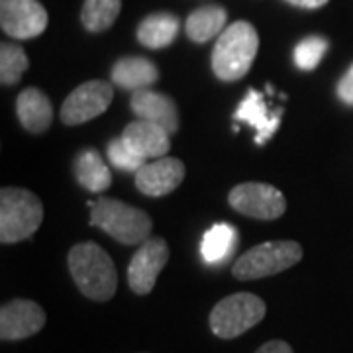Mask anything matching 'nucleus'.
<instances>
[{
    "label": "nucleus",
    "instance_id": "1",
    "mask_svg": "<svg viewBox=\"0 0 353 353\" xmlns=\"http://www.w3.org/2000/svg\"><path fill=\"white\" fill-rule=\"evenodd\" d=\"M69 271L77 289L94 303H108L118 289L112 257L94 241H83L69 252Z\"/></svg>",
    "mask_w": 353,
    "mask_h": 353
},
{
    "label": "nucleus",
    "instance_id": "2",
    "mask_svg": "<svg viewBox=\"0 0 353 353\" xmlns=\"http://www.w3.org/2000/svg\"><path fill=\"white\" fill-rule=\"evenodd\" d=\"M259 50V36L253 24L240 20L230 24L216 39L212 71L220 81H240L252 69Z\"/></svg>",
    "mask_w": 353,
    "mask_h": 353
},
{
    "label": "nucleus",
    "instance_id": "3",
    "mask_svg": "<svg viewBox=\"0 0 353 353\" xmlns=\"http://www.w3.org/2000/svg\"><path fill=\"white\" fill-rule=\"evenodd\" d=\"M90 224L106 232L112 240L124 245L143 243L150 240L152 218L143 210L114 199H99L90 202Z\"/></svg>",
    "mask_w": 353,
    "mask_h": 353
},
{
    "label": "nucleus",
    "instance_id": "4",
    "mask_svg": "<svg viewBox=\"0 0 353 353\" xmlns=\"http://www.w3.org/2000/svg\"><path fill=\"white\" fill-rule=\"evenodd\" d=\"M43 220L39 199L26 189L4 187L0 190V241L18 243L32 238Z\"/></svg>",
    "mask_w": 353,
    "mask_h": 353
},
{
    "label": "nucleus",
    "instance_id": "5",
    "mask_svg": "<svg viewBox=\"0 0 353 353\" xmlns=\"http://www.w3.org/2000/svg\"><path fill=\"white\" fill-rule=\"evenodd\" d=\"M303 259L301 243L290 240L265 241L245 252L232 267V275L238 281H255L277 275Z\"/></svg>",
    "mask_w": 353,
    "mask_h": 353
},
{
    "label": "nucleus",
    "instance_id": "6",
    "mask_svg": "<svg viewBox=\"0 0 353 353\" xmlns=\"http://www.w3.org/2000/svg\"><path fill=\"white\" fill-rule=\"evenodd\" d=\"M267 314L263 299L253 292H236L222 299L210 312L208 324L216 338L234 340L257 326Z\"/></svg>",
    "mask_w": 353,
    "mask_h": 353
},
{
    "label": "nucleus",
    "instance_id": "7",
    "mask_svg": "<svg viewBox=\"0 0 353 353\" xmlns=\"http://www.w3.org/2000/svg\"><path fill=\"white\" fill-rule=\"evenodd\" d=\"M228 201L234 210L255 220H277L287 210L283 192L267 183H243L230 190Z\"/></svg>",
    "mask_w": 353,
    "mask_h": 353
},
{
    "label": "nucleus",
    "instance_id": "8",
    "mask_svg": "<svg viewBox=\"0 0 353 353\" xmlns=\"http://www.w3.org/2000/svg\"><path fill=\"white\" fill-rule=\"evenodd\" d=\"M114 99V87L104 81L83 83L65 99L61 106V122L65 126H79L101 116Z\"/></svg>",
    "mask_w": 353,
    "mask_h": 353
},
{
    "label": "nucleus",
    "instance_id": "9",
    "mask_svg": "<svg viewBox=\"0 0 353 353\" xmlns=\"http://www.w3.org/2000/svg\"><path fill=\"white\" fill-rule=\"evenodd\" d=\"M169 261V248L161 238H150L138 248L128 265V285L136 294H150Z\"/></svg>",
    "mask_w": 353,
    "mask_h": 353
},
{
    "label": "nucleus",
    "instance_id": "10",
    "mask_svg": "<svg viewBox=\"0 0 353 353\" xmlns=\"http://www.w3.org/2000/svg\"><path fill=\"white\" fill-rule=\"evenodd\" d=\"M48 22V12L38 0H0V28L10 38H38Z\"/></svg>",
    "mask_w": 353,
    "mask_h": 353
},
{
    "label": "nucleus",
    "instance_id": "11",
    "mask_svg": "<svg viewBox=\"0 0 353 353\" xmlns=\"http://www.w3.org/2000/svg\"><path fill=\"white\" fill-rule=\"evenodd\" d=\"M48 322L46 310L34 301L14 299L0 308V340L20 341L36 336Z\"/></svg>",
    "mask_w": 353,
    "mask_h": 353
},
{
    "label": "nucleus",
    "instance_id": "12",
    "mask_svg": "<svg viewBox=\"0 0 353 353\" xmlns=\"http://www.w3.org/2000/svg\"><path fill=\"white\" fill-rule=\"evenodd\" d=\"M281 116H283V108L279 106L277 110H269L267 102H265L263 94L255 88H250L245 99L240 102L238 110L234 114L236 122H243L250 124L255 130V143L263 145L269 139L275 136L281 124Z\"/></svg>",
    "mask_w": 353,
    "mask_h": 353
},
{
    "label": "nucleus",
    "instance_id": "13",
    "mask_svg": "<svg viewBox=\"0 0 353 353\" xmlns=\"http://www.w3.org/2000/svg\"><path fill=\"white\" fill-rule=\"evenodd\" d=\"M185 165L175 157H159L153 163H145L136 173V187L148 196H165L183 183Z\"/></svg>",
    "mask_w": 353,
    "mask_h": 353
},
{
    "label": "nucleus",
    "instance_id": "14",
    "mask_svg": "<svg viewBox=\"0 0 353 353\" xmlns=\"http://www.w3.org/2000/svg\"><path fill=\"white\" fill-rule=\"evenodd\" d=\"M130 108L139 120H148L152 124L161 126L169 136L179 130V110L175 101L167 94L155 92L150 88L134 90Z\"/></svg>",
    "mask_w": 353,
    "mask_h": 353
},
{
    "label": "nucleus",
    "instance_id": "15",
    "mask_svg": "<svg viewBox=\"0 0 353 353\" xmlns=\"http://www.w3.org/2000/svg\"><path fill=\"white\" fill-rule=\"evenodd\" d=\"M120 138L126 141L130 150H134L143 159L165 157L171 148L169 134L161 126L152 124L148 120H134L132 124L124 128Z\"/></svg>",
    "mask_w": 353,
    "mask_h": 353
},
{
    "label": "nucleus",
    "instance_id": "16",
    "mask_svg": "<svg viewBox=\"0 0 353 353\" xmlns=\"http://www.w3.org/2000/svg\"><path fill=\"white\" fill-rule=\"evenodd\" d=\"M16 112L20 124L30 134H43L53 122V106L46 92L39 88H24L16 102Z\"/></svg>",
    "mask_w": 353,
    "mask_h": 353
},
{
    "label": "nucleus",
    "instance_id": "17",
    "mask_svg": "<svg viewBox=\"0 0 353 353\" xmlns=\"http://www.w3.org/2000/svg\"><path fill=\"white\" fill-rule=\"evenodd\" d=\"M159 79L157 67L145 57H122L112 67L114 85L126 90H141L152 87Z\"/></svg>",
    "mask_w": 353,
    "mask_h": 353
},
{
    "label": "nucleus",
    "instance_id": "18",
    "mask_svg": "<svg viewBox=\"0 0 353 353\" xmlns=\"http://www.w3.org/2000/svg\"><path fill=\"white\" fill-rule=\"evenodd\" d=\"M179 28H181V22L176 16L169 12H155L141 20L136 36H138V41L143 48L163 50L175 41Z\"/></svg>",
    "mask_w": 353,
    "mask_h": 353
},
{
    "label": "nucleus",
    "instance_id": "19",
    "mask_svg": "<svg viewBox=\"0 0 353 353\" xmlns=\"http://www.w3.org/2000/svg\"><path fill=\"white\" fill-rule=\"evenodd\" d=\"M73 171L79 185L90 192H102L112 185V173L108 165L102 161L101 153L92 148H87L77 155Z\"/></svg>",
    "mask_w": 353,
    "mask_h": 353
},
{
    "label": "nucleus",
    "instance_id": "20",
    "mask_svg": "<svg viewBox=\"0 0 353 353\" xmlns=\"http://www.w3.org/2000/svg\"><path fill=\"white\" fill-rule=\"evenodd\" d=\"M228 24V12L218 6V4H210V6H202L196 8L190 14L185 22V32L189 36L190 41L194 43H204L210 41L216 36H220Z\"/></svg>",
    "mask_w": 353,
    "mask_h": 353
},
{
    "label": "nucleus",
    "instance_id": "21",
    "mask_svg": "<svg viewBox=\"0 0 353 353\" xmlns=\"http://www.w3.org/2000/svg\"><path fill=\"white\" fill-rule=\"evenodd\" d=\"M238 245V230L232 224H214L204 232L201 255L204 263L220 265L226 261Z\"/></svg>",
    "mask_w": 353,
    "mask_h": 353
},
{
    "label": "nucleus",
    "instance_id": "22",
    "mask_svg": "<svg viewBox=\"0 0 353 353\" xmlns=\"http://www.w3.org/2000/svg\"><path fill=\"white\" fill-rule=\"evenodd\" d=\"M122 10V0H85L81 20L92 34H101L118 20Z\"/></svg>",
    "mask_w": 353,
    "mask_h": 353
},
{
    "label": "nucleus",
    "instance_id": "23",
    "mask_svg": "<svg viewBox=\"0 0 353 353\" xmlns=\"http://www.w3.org/2000/svg\"><path fill=\"white\" fill-rule=\"evenodd\" d=\"M28 55L20 46L8 41L0 46V81L4 87L16 85L28 71Z\"/></svg>",
    "mask_w": 353,
    "mask_h": 353
},
{
    "label": "nucleus",
    "instance_id": "24",
    "mask_svg": "<svg viewBox=\"0 0 353 353\" xmlns=\"http://www.w3.org/2000/svg\"><path fill=\"white\" fill-rule=\"evenodd\" d=\"M326 51H328V39L320 36H308L294 46L292 59L301 71H314L324 59Z\"/></svg>",
    "mask_w": 353,
    "mask_h": 353
},
{
    "label": "nucleus",
    "instance_id": "25",
    "mask_svg": "<svg viewBox=\"0 0 353 353\" xmlns=\"http://www.w3.org/2000/svg\"><path fill=\"white\" fill-rule=\"evenodd\" d=\"M106 153H108L110 163H112L116 169L128 171V173H138L139 169L148 163V159H143V157L138 155L134 150H130L126 145V141L122 138L110 139Z\"/></svg>",
    "mask_w": 353,
    "mask_h": 353
},
{
    "label": "nucleus",
    "instance_id": "26",
    "mask_svg": "<svg viewBox=\"0 0 353 353\" xmlns=\"http://www.w3.org/2000/svg\"><path fill=\"white\" fill-rule=\"evenodd\" d=\"M338 97H340V101L343 104L353 106V65L338 83Z\"/></svg>",
    "mask_w": 353,
    "mask_h": 353
},
{
    "label": "nucleus",
    "instance_id": "27",
    "mask_svg": "<svg viewBox=\"0 0 353 353\" xmlns=\"http://www.w3.org/2000/svg\"><path fill=\"white\" fill-rule=\"evenodd\" d=\"M255 353H294L292 352V347H290L287 341L283 340H271L263 343L259 350Z\"/></svg>",
    "mask_w": 353,
    "mask_h": 353
},
{
    "label": "nucleus",
    "instance_id": "28",
    "mask_svg": "<svg viewBox=\"0 0 353 353\" xmlns=\"http://www.w3.org/2000/svg\"><path fill=\"white\" fill-rule=\"evenodd\" d=\"M292 6H299V8H308V10H314V8H322L328 0H287Z\"/></svg>",
    "mask_w": 353,
    "mask_h": 353
}]
</instances>
